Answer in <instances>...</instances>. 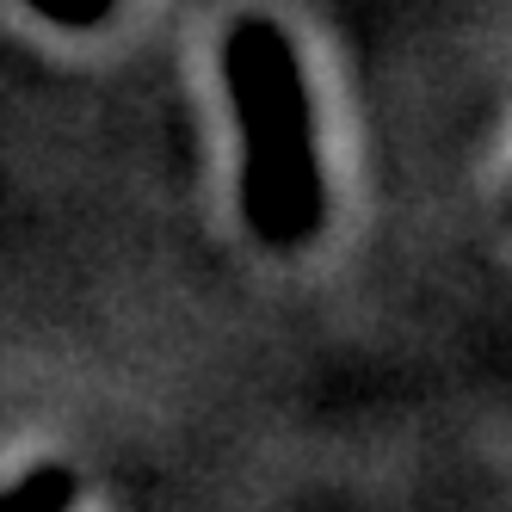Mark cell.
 I'll use <instances>...</instances> for the list:
<instances>
[{
    "mask_svg": "<svg viewBox=\"0 0 512 512\" xmlns=\"http://www.w3.org/2000/svg\"><path fill=\"white\" fill-rule=\"evenodd\" d=\"M223 81L241 124V210L266 247H303L321 235L327 186L315 149V105L297 44L272 19H241L223 44Z\"/></svg>",
    "mask_w": 512,
    "mask_h": 512,
    "instance_id": "1",
    "label": "cell"
},
{
    "mask_svg": "<svg viewBox=\"0 0 512 512\" xmlns=\"http://www.w3.org/2000/svg\"><path fill=\"white\" fill-rule=\"evenodd\" d=\"M0 512H75V475L68 469H31L13 494H0Z\"/></svg>",
    "mask_w": 512,
    "mask_h": 512,
    "instance_id": "2",
    "label": "cell"
},
{
    "mask_svg": "<svg viewBox=\"0 0 512 512\" xmlns=\"http://www.w3.org/2000/svg\"><path fill=\"white\" fill-rule=\"evenodd\" d=\"M44 19H56V25H99L105 13H112V0H31Z\"/></svg>",
    "mask_w": 512,
    "mask_h": 512,
    "instance_id": "3",
    "label": "cell"
}]
</instances>
